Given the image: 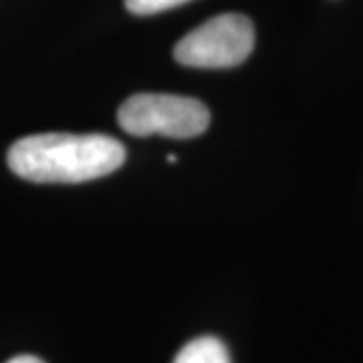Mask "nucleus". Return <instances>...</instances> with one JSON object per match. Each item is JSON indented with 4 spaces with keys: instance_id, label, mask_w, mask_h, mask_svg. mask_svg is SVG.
Listing matches in <instances>:
<instances>
[{
    "instance_id": "f257e3e1",
    "label": "nucleus",
    "mask_w": 363,
    "mask_h": 363,
    "mask_svg": "<svg viewBox=\"0 0 363 363\" xmlns=\"http://www.w3.org/2000/svg\"><path fill=\"white\" fill-rule=\"evenodd\" d=\"M9 168L37 184H79L121 168L123 143L105 133H37L14 142Z\"/></svg>"
},
{
    "instance_id": "f03ea898",
    "label": "nucleus",
    "mask_w": 363,
    "mask_h": 363,
    "mask_svg": "<svg viewBox=\"0 0 363 363\" xmlns=\"http://www.w3.org/2000/svg\"><path fill=\"white\" fill-rule=\"evenodd\" d=\"M121 130L138 138L166 135L190 140L210 125V111L202 101L169 93H138L125 99L117 111Z\"/></svg>"
},
{
    "instance_id": "7ed1b4c3",
    "label": "nucleus",
    "mask_w": 363,
    "mask_h": 363,
    "mask_svg": "<svg viewBox=\"0 0 363 363\" xmlns=\"http://www.w3.org/2000/svg\"><path fill=\"white\" fill-rule=\"evenodd\" d=\"M255 49V26L245 14H220L178 40L174 57L184 67L226 69L247 61Z\"/></svg>"
},
{
    "instance_id": "20e7f679",
    "label": "nucleus",
    "mask_w": 363,
    "mask_h": 363,
    "mask_svg": "<svg viewBox=\"0 0 363 363\" xmlns=\"http://www.w3.org/2000/svg\"><path fill=\"white\" fill-rule=\"evenodd\" d=\"M172 363H230V355L220 339L204 335L186 343Z\"/></svg>"
},
{
    "instance_id": "39448f33",
    "label": "nucleus",
    "mask_w": 363,
    "mask_h": 363,
    "mask_svg": "<svg viewBox=\"0 0 363 363\" xmlns=\"http://www.w3.org/2000/svg\"><path fill=\"white\" fill-rule=\"evenodd\" d=\"M186 2H190V0H125V6L130 13L147 16V14H157L169 11V9H176Z\"/></svg>"
},
{
    "instance_id": "423d86ee",
    "label": "nucleus",
    "mask_w": 363,
    "mask_h": 363,
    "mask_svg": "<svg viewBox=\"0 0 363 363\" xmlns=\"http://www.w3.org/2000/svg\"><path fill=\"white\" fill-rule=\"evenodd\" d=\"M6 363H45L43 359H39V357H35V355H16V357H13L11 362Z\"/></svg>"
},
{
    "instance_id": "0eeeda50",
    "label": "nucleus",
    "mask_w": 363,
    "mask_h": 363,
    "mask_svg": "<svg viewBox=\"0 0 363 363\" xmlns=\"http://www.w3.org/2000/svg\"><path fill=\"white\" fill-rule=\"evenodd\" d=\"M168 162H169V164H174V162H176V156H172V154H169Z\"/></svg>"
}]
</instances>
